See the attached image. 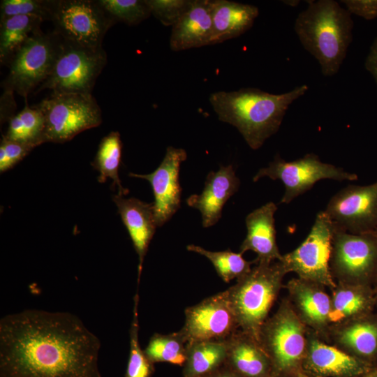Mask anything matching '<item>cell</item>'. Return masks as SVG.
Returning a JSON list of instances; mask_svg holds the SVG:
<instances>
[{"mask_svg": "<svg viewBox=\"0 0 377 377\" xmlns=\"http://www.w3.org/2000/svg\"><path fill=\"white\" fill-rule=\"evenodd\" d=\"M101 343L68 312L26 309L0 320V377H101Z\"/></svg>", "mask_w": 377, "mask_h": 377, "instance_id": "1", "label": "cell"}, {"mask_svg": "<svg viewBox=\"0 0 377 377\" xmlns=\"http://www.w3.org/2000/svg\"><path fill=\"white\" fill-rule=\"evenodd\" d=\"M306 84L274 94L257 88L212 93L209 103L219 119L235 126L252 149L279 129L289 106L308 91Z\"/></svg>", "mask_w": 377, "mask_h": 377, "instance_id": "2", "label": "cell"}, {"mask_svg": "<svg viewBox=\"0 0 377 377\" xmlns=\"http://www.w3.org/2000/svg\"><path fill=\"white\" fill-rule=\"evenodd\" d=\"M294 30L303 47L319 63L325 77L335 75L353 40L351 14L334 0L307 1Z\"/></svg>", "mask_w": 377, "mask_h": 377, "instance_id": "3", "label": "cell"}, {"mask_svg": "<svg viewBox=\"0 0 377 377\" xmlns=\"http://www.w3.org/2000/svg\"><path fill=\"white\" fill-rule=\"evenodd\" d=\"M287 274L280 260L258 263L226 290L239 330L259 342V334Z\"/></svg>", "mask_w": 377, "mask_h": 377, "instance_id": "4", "label": "cell"}, {"mask_svg": "<svg viewBox=\"0 0 377 377\" xmlns=\"http://www.w3.org/2000/svg\"><path fill=\"white\" fill-rule=\"evenodd\" d=\"M306 327L288 300L263 325L259 343L268 355L274 377H299L307 348Z\"/></svg>", "mask_w": 377, "mask_h": 377, "instance_id": "5", "label": "cell"}, {"mask_svg": "<svg viewBox=\"0 0 377 377\" xmlns=\"http://www.w3.org/2000/svg\"><path fill=\"white\" fill-rule=\"evenodd\" d=\"M36 106L44 117V142H65L102 122L91 94L52 92Z\"/></svg>", "mask_w": 377, "mask_h": 377, "instance_id": "6", "label": "cell"}, {"mask_svg": "<svg viewBox=\"0 0 377 377\" xmlns=\"http://www.w3.org/2000/svg\"><path fill=\"white\" fill-rule=\"evenodd\" d=\"M62 38L54 32L34 33L16 52L8 64L9 72L3 82L5 92H16L24 98L49 77Z\"/></svg>", "mask_w": 377, "mask_h": 377, "instance_id": "7", "label": "cell"}, {"mask_svg": "<svg viewBox=\"0 0 377 377\" xmlns=\"http://www.w3.org/2000/svg\"><path fill=\"white\" fill-rule=\"evenodd\" d=\"M106 62L103 48L90 49L62 39L51 73L37 92L47 89L58 93L91 94Z\"/></svg>", "mask_w": 377, "mask_h": 377, "instance_id": "8", "label": "cell"}, {"mask_svg": "<svg viewBox=\"0 0 377 377\" xmlns=\"http://www.w3.org/2000/svg\"><path fill=\"white\" fill-rule=\"evenodd\" d=\"M330 267L338 283L367 285L377 280V236L334 227Z\"/></svg>", "mask_w": 377, "mask_h": 377, "instance_id": "9", "label": "cell"}, {"mask_svg": "<svg viewBox=\"0 0 377 377\" xmlns=\"http://www.w3.org/2000/svg\"><path fill=\"white\" fill-rule=\"evenodd\" d=\"M334 225L320 212L306 239L295 250L282 255L280 260L287 273L334 289L337 286L330 267Z\"/></svg>", "mask_w": 377, "mask_h": 377, "instance_id": "10", "label": "cell"}, {"mask_svg": "<svg viewBox=\"0 0 377 377\" xmlns=\"http://www.w3.org/2000/svg\"><path fill=\"white\" fill-rule=\"evenodd\" d=\"M52 21L63 40L94 50L103 48L106 32L116 23L92 0H57Z\"/></svg>", "mask_w": 377, "mask_h": 377, "instance_id": "11", "label": "cell"}, {"mask_svg": "<svg viewBox=\"0 0 377 377\" xmlns=\"http://www.w3.org/2000/svg\"><path fill=\"white\" fill-rule=\"evenodd\" d=\"M269 177L279 179L284 185L285 191L281 203L288 204L300 195L307 191L321 179L337 181H354L357 175L348 172L332 164L322 162L314 154H307L304 157L293 161H286L279 154L269 165L261 168L253 177V182L260 178Z\"/></svg>", "mask_w": 377, "mask_h": 377, "instance_id": "12", "label": "cell"}, {"mask_svg": "<svg viewBox=\"0 0 377 377\" xmlns=\"http://www.w3.org/2000/svg\"><path fill=\"white\" fill-rule=\"evenodd\" d=\"M323 212L341 230L352 234L374 232L377 228V181L342 188L331 198Z\"/></svg>", "mask_w": 377, "mask_h": 377, "instance_id": "13", "label": "cell"}, {"mask_svg": "<svg viewBox=\"0 0 377 377\" xmlns=\"http://www.w3.org/2000/svg\"><path fill=\"white\" fill-rule=\"evenodd\" d=\"M239 330L226 290L209 297L185 310V323L179 331L186 343L226 341Z\"/></svg>", "mask_w": 377, "mask_h": 377, "instance_id": "14", "label": "cell"}, {"mask_svg": "<svg viewBox=\"0 0 377 377\" xmlns=\"http://www.w3.org/2000/svg\"><path fill=\"white\" fill-rule=\"evenodd\" d=\"M187 158L184 149L168 147L158 167L151 173H130L133 177L147 180L152 188L153 209L157 227L162 226L180 207L182 188L179 182L181 163Z\"/></svg>", "mask_w": 377, "mask_h": 377, "instance_id": "15", "label": "cell"}, {"mask_svg": "<svg viewBox=\"0 0 377 377\" xmlns=\"http://www.w3.org/2000/svg\"><path fill=\"white\" fill-rule=\"evenodd\" d=\"M302 374L307 377H361L372 367L339 347L307 335Z\"/></svg>", "mask_w": 377, "mask_h": 377, "instance_id": "16", "label": "cell"}, {"mask_svg": "<svg viewBox=\"0 0 377 377\" xmlns=\"http://www.w3.org/2000/svg\"><path fill=\"white\" fill-rule=\"evenodd\" d=\"M294 311L306 325L316 334H325L329 328L331 297L325 286L300 278L286 285Z\"/></svg>", "mask_w": 377, "mask_h": 377, "instance_id": "17", "label": "cell"}, {"mask_svg": "<svg viewBox=\"0 0 377 377\" xmlns=\"http://www.w3.org/2000/svg\"><path fill=\"white\" fill-rule=\"evenodd\" d=\"M239 184L233 166L221 165L218 171L209 172L202 192L191 195L186 203L200 211L203 227H211L219 221L224 205L238 191Z\"/></svg>", "mask_w": 377, "mask_h": 377, "instance_id": "18", "label": "cell"}, {"mask_svg": "<svg viewBox=\"0 0 377 377\" xmlns=\"http://www.w3.org/2000/svg\"><path fill=\"white\" fill-rule=\"evenodd\" d=\"M210 0H191L188 9L172 27L170 47L179 52L211 45Z\"/></svg>", "mask_w": 377, "mask_h": 377, "instance_id": "19", "label": "cell"}, {"mask_svg": "<svg viewBox=\"0 0 377 377\" xmlns=\"http://www.w3.org/2000/svg\"><path fill=\"white\" fill-rule=\"evenodd\" d=\"M277 209L273 202H269L247 215L245 222L246 236L239 251L242 254L252 251L257 254L254 263H271L281 260L276 241L274 214Z\"/></svg>", "mask_w": 377, "mask_h": 377, "instance_id": "20", "label": "cell"}, {"mask_svg": "<svg viewBox=\"0 0 377 377\" xmlns=\"http://www.w3.org/2000/svg\"><path fill=\"white\" fill-rule=\"evenodd\" d=\"M113 200L138 256L139 283L144 258L157 228L153 204L119 194L114 196Z\"/></svg>", "mask_w": 377, "mask_h": 377, "instance_id": "21", "label": "cell"}, {"mask_svg": "<svg viewBox=\"0 0 377 377\" xmlns=\"http://www.w3.org/2000/svg\"><path fill=\"white\" fill-rule=\"evenodd\" d=\"M226 341L225 364L240 377H274L271 361L256 339L238 330Z\"/></svg>", "mask_w": 377, "mask_h": 377, "instance_id": "22", "label": "cell"}, {"mask_svg": "<svg viewBox=\"0 0 377 377\" xmlns=\"http://www.w3.org/2000/svg\"><path fill=\"white\" fill-rule=\"evenodd\" d=\"M211 45L237 38L250 29L259 15L258 8L228 0L211 1Z\"/></svg>", "mask_w": 377, "mask_h": 377, "instance_id": "23", "label": "cell"}, {"mask_svg": "<svg viewBox=\"0 0 377 377\" xmlns=\"http://www.w3.org/2000/svg\"><path fill=\"white\" fill-rule=\"evenodd\" d=\"M339 348L370 365L377 366V320L359 318L337 326Z\"/></svg>", "mask_w": 377, "mask_h": 377, "instance_id": "24", "label": "cell"}, {"mask_svg": "<svg viewBox=\"0 0 377 377\" xmlns=\"http://www.w3.org/2000/svg\"><path fill=\"white\" fill-rule=\"evenodd\" d=\"M374 302L369 286L337 283L331 297L330 325L338 326L365 316Z\"/></svg>", "mask_w": 377, "mask_h": 377, "instance_id": "25", "label": "cell"}, {"mask_svg": "<svg viewBox=\"0 0 377 377\" xmlns=\"http://www.w3.org/2000/svg\"><path fill=\"white\" fill-rule=\"evenodd\" d=\"M226 341H202L188 343L183 377H203L226 362Z\"/></svg>", "mask_w": 377, "mask_h": 377, "instance_id": "26", "label": "cell"}, {"mask_svg": "<svg viewBox=\"0 0 377 377\" xmlns=\"http://www.w3.org/2000/svg\"><path fill=\"white\" fill-rule=\"evenodd\" d=\"M42 19L32 15H15L1 20L0 61L8 65L12 59L36 31L40 29Z\"/></svg>", "mask_w": 377, "mask_h": 377, "instance_id": "27", "label": "cell"}, {"mask_svg": "<svg viewBox=\"0 0 377 377\" xmlns=\"http://www.w3.org/2000/svg\"><path fill=\"white\" fill-rule=\"evenodd\" d=\"M45 120L41 111L36 106L26 105L17 114L11 117L6 138L34 147L44 142Z\"/></svg>", "mask_w": 377, "mask_h": 377, "instance_id": "28", "label": "cell"}, {"mask_svg": "<svg viewBox=\"0 0 377 377\" xmlns=\"http://www.w3.org/2000/svg\"><path fill=\"white\" fill-rule=\"evenodd\" d=\"M121 145L119 133L110 132L101 141L92 165L100 173L98 178L99 182H105L108 178H110L113 186L117 187L119 195H125L128 190L122 186L118 175Z\"/></svg>", "mask_w": 377, "mask_h": 377, "instance_id": "29", "label": "cell"}, {"mask_svg": "<svg viewBox=\"0 0 377 377\" xmlns=\"http://www.w3.org/2000/svg\"><path fill=\"white\" fill-rule=\"evenodd\" d=\"M186 346L187 343L179 331L168 334L154 333L144 352L153 364L166 362L183 367Z\"/></svg>", "mask_w": 377, "mask_h": 377, "instance_id": "30", "label": "cell"}, {"mask_svg": "<svg viewBox=\"0 0 377 377\" xmlns=\"http://www.w3.org/2000/svg\"><path fill=\"white\" fill-rule=\"evenodd\" d=\"M186 248L189 251L206 257L212 263L219 276L226 283L248 273L254 263L253 261L246 260L241 253L230 250L211 251L194 244H189Z\"/></svg>", "mask_w": 377, "mask_h": 377, "instance_id": "31", "label": "cell"}, {"mask_svg": "<svg viewBox=\"0 0 377 377\" xmlns=\"http://www.w3.org/2000/svg\"><path fill=\"white\" fill-rule=\"evenodd\" d=\"M138 302L137 293L134 297L130 327V350L125 377H151L155 370L154 364L147 358L139 342Z\"/></svg>", "mask_w": 377, "mask_h": 377, "instance_id": "32", "label": "cell"}, {"mask_svg": "<svg viewBox=\"0 0 377 377\" xmlns=\"http://www.w3.org/2000/svg\"><path fill=\"white\" fill-rule=\"evenodd\" d=\"M97 1L116 23L122 22L129 26H134L151 15L146 0H98Z\"/></svg>", "mask_w": 377, "mask_h": 377, "instance_id": "33", "label": "cell"}, {"mask_svg": "<svg viewBox=\"0 0 377 377\" xmlns=\"http://www.w3.org/2000/svg\"><path fill=\"white\" fill-rule=\"evenodd\" d=\"M57 3V0H3L1 20L15 15H32L43 21L52 20Z\"/></svg>", "mask_w": 377, "mask_h": 377, "instance_id": "34", "label": "cell"}, {"mask_svg": "<svg viewBox=\"0 0 377 377\" xmlns=\"http://www.w3.org/2000/svg\"><path fill=\"white\" fill-rule=\"evenodd\" d=\"M191 0H146L151 14L164 26H173L188 9Z\"/></svg>", "mask_w": 377, "mask_h": 377, "instance_id": "35", "label": "cell"}, {"mask_svg": "<svg viewBox=\"0 0 377 377\" xmlns=\"http://www.w3.org/2000/svg\"><path fill=\"white\" fill-rule=\"evenodd\" d=\"M34 147L3 138L0 144V172H4L22 160Z\"/></svg>", "mask_w": 377, "mask_h": 377, "instance_id": "36", "label": "cell"}, {"mask_svg": "<svg viewBox=\"0 0 377 377\" xmlns=\"http://www.w3.org/2000/svg\"><path fill=\"white\" fill-rule=\"evenodd\" d=\"M348 12L367 20L377 17V0H342Z\"/></svg>", "mask_w": 377, "mask_h": 377, "instance_id": "37", "label": "cell"}, {"mask_svg": "<svg viewBox=\"0 0 377 377\" xmlns=\"http://www.w3.org/2000/svg\"><path fill=\"white\" fill-rule=\"evenodd\" d=\"M364 66L374 78L377 84V37L374 39L366 58Z\"/></svg>", "mask_w": 377, "mask_h": 377, "instance_id": "38", "label": "cell"}, {"mask_svg": "<svg viewBox=\"0 0 377 377\" xmlns=\"http://www.w3.org/2000/svg\"><path fill=\"white\" fill-rule=\"evenodd\" d=\"M203 377H240L225 364Z\"/></svg>", "mask_w": 377, "mask_h": 377, "instance_id": "39", "label": "cell"}, {"mask_svg": "<svg viewBox=\"0 0 377 377\" xmlns=\"http://www.w3.org/2000/svg\"><path fill=\"white\" fill-rule=\"evenodd\" d=\"M369 373L377 376V366L373 367Z\"/></svg>", "mask_w": 377, "mask_h": 377, "instance_id": "40", "label": "cell"}, {"mask_svg": "<svg viewBox=\"0 0 377 377\" xmlns=\"http://www.w3.org/2000/svg\"><path fill=\"white\" fill-rule=\"evenodd\" d=\"M361 377H377V376L369 373V374H366V375H364L363 376H361Z\"/></svg>", "mask_w": 377, "mask_h": 377, "instance_id": "41", "label": "cell"}, {"mask_svg": "<svg viewBox=\"0 0 377 377\" xmlns=\"http://www.w3.org/2000/svg\"><path fill=\"white\" fill-rule=\"evenodd\" d=\"M299 377H307L306 376H305L304 374H301Z\"/></svg>", "mask_w": 377, "mask_h": 377, "instance_id": "42", "label": "cell"}, {"mask_svg": "<svg viewBox=\"0 0 377 377\" xmlns=\"http://www.w3.org/2000/svg\"><path fill=\"white\" fill-rule=\"evenodd\" d=\"M374 233L377 236V228H376V230L374 232Z\"/></svg>", "mask_w": 377, "mask_h": 377, "instance_id": "43", "label": "cell"}, {"mask_svg": "<svg viewBox=\"0 0 377 377\" xmlns=\"http://www.w3.org/2000/svg\"><path fill=\"white\" fill-rule=\"evenodd\" d=\"M377 281V280H376Z\"/></svg>", "mask_w": 377, "mask_h": 377, "instance_id": "44", "label": "cell"}]
</instances>
